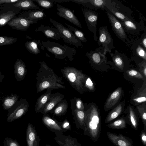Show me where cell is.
<instances>
[{
  "label": "cell",
  "mask_w": 146,
  "mask_h": 146,
  "mask_svg": "<svg viewBox=\"0 0 146 146\" xmlns=\"http://www.w3.org/2000/svg\"><path fill=\"white\" fill-rule=\"evenodd\" d=\"M40 67L36 74L37 92L48 89H65L62 78L57 76L53 70L43 61L39 62Z\"/></svg>",
  "instance_id": "6da1fadb"
},
{
  "label": "cell",
  "mask_w": 146,
  "mask_h": 146,
  "mask_svg": "<svg viewBox=\"0 0 146 146\" xmlns=\"http://www.w3.org/2000/svg\"><path fill=\"white\" fill-rule=\"evenodd\" d=\"M85 112L86 129L84 133L94 142L100 137L101 120L99 111L94 106L92 105Z\"/></svg>",
  "instance_id": "7a4b0ae2"
},
{
  "label": "cell",
  "mask_w": 146,
  "mask_h": 146,
  "mask_svg": "<svg viewBox=\"0 0 146 146\" xmlns=\"http://www.w3.org/2000/svg\"><path fill=\"white\" fill-rule=\"evenodd\" d=\"M38 42L42 50H44L45 48L48 51L54 54L55 58L58 59H64L67 57L71 61L74 59V55L76 53L75 48L70 47L65 44L62 45L49 40L42 41L41 43L39 40Z\"/></svg>",
  "instance_id": "3957f363"
},
{
  "label": "cell",
  "mask_w": 146,
  "mask_h": 146,
  "mask_svg": "<svg viewBox=\"0 0 146 146\" xmlns=\"http://www.w3.org/2000/svg\"><path fill=\"white\" fill-rule=\"evenodd\" d=\"M61 71L63 76L71 86L76 90L80 92L83 88V83L86 76L80 70L73 67H64Z\"/></svg>",
  "instance_id": "277c9868"
},
{
  "label": "cell",
  "mask_w": 146,
  "mask_h": 146,
  "mask_svg": "<svg viewBox=\"0 0 146 146\" xmlns=\"http://www.w3.org/2000/svg\"><path fill=\"white\" fill-rule=\"evenodd\" d=\"M29 103L25 98H21L11 108L8 110L7 121L11 122L21 118L28 110Z\"/></svg>",
  "instance_id": "5b68a950"
},
{
  "label": "cell",
  "mask_w": 146,
  "mask_h": 146,
  "mask_svg": "<svg viewBox=\"0 0 146 146\" xmlns=\"http://www.w3.org/2000/svg\"><path fill=\"white\" fill-rule=\"evenodd\" d=\"M50 21L55 27L58 29L62 36V38L65 42L72 44L77 48L82 46L81 42L68 28L52 18H50Z\"/></svg>",
  "instance_id": "8992f818"
},
{
  "label": "cell",
  "mask_w": 146,
  "mask_h": 146,
  "mask_svg": "<svg viewBox=\"0 0 146 146\" xmlns=\"http://www.w3.org/2000/svg\"><path fill=\"white\" fill-rule=\"evenodd\" d=\"M14 3L1 5L0 7V27L5 26L12 19L16 17L21 10L13 5Z\"/></svg>",
  "instance_id": "52a82bcc"
},
{
  "label": "cell",
  "mask_w": 146,
  "mask_h": 146,
  "mask_svg": "<svg viewBox=\"0 0 146 146\" xmlns=\"http://www.w3.org/2000/svg\"><path fill=\"white\" fill-rule=\"evenodd\" d=\"M98 31L99 36L97 41L99 46H102L103 48V54L105 55L108 52H111V50L115 47L107 26L100 27Z\"/></svg>",
  "instance_id": "ba28073f"
},
{
  "label": "cell",
  "mask_w": 146,
  "mask_h": 146,
  "mask_svg": "<svg viewBox=\"0 0 146 146\" xmlns=\"http://www.w3.org/2000/svg\"><path fill=\"white\" fill-rule=\"evenodd\" d=\"M82 11L88 29L93 33L94 39L95 41H97V23L98 14L95 12L88 9H82Z\"/></svg>",
  "instance_id": "9c48e42d"
},
{
  "label": "cell",
  "mask_w": 146,
  "mask_h": 146,
  "mask_svg": "<svg viewBox=\"0 0 146 146\" xmlns=\"http://www.w3.org/2000/svg\"><path fill=\"white\" fill-rule=\"evenodd\" d=\"M107 10V14L111 28L117 36L122 41L130 43L125 31L120 22L110 11Z\"/></svg>",
  "instance_id": "30bf717a"
},
{
  "label": "cell",
  "mask_w": 146,
  "mask_h": 146,
  "mask_svg": "<svg viewBox=\"0 0 146 146\" xmlns=\"http://www.w3.org/2000/svg\"><path fill=\"white\" fill-rule=\"evenodd\" d=\"M57 15L63 18L78 27L81 28L82 25L77 18L70 9L61 6L59 4L57 5Z\"/></svg>",
  "instance_id": "8fae6325"
},
{
  "label": "cell",
  "mask_w": 146,
  "mask_h": 146,
  "mask_svg": "<svg viewBox=\"0 0 146 146\" xmlns=\"http://www.w3.org/2000/svg\"><path fill=\"white\" fill-rule=\"evenodd\" d=\"M70 1L90 8L105 9L108 5L114 4L111 0H71Z\"/></svg>",
  "instance_id": "7c38bea8"
},
{
  "label": "cell",
  "mask_w": 146,
  "mask_h": 146,
  "mask_svg": "<svg viewBox=\"0 0 146 146\" xmlns=\"http://www.w3.org/2000/svg\"><path fill=\"white\" fill-rule=\"evenodd\" d=\"M37 23V21L27 20L23 17H19L11 20L7 24L13 29L25 31L27 30L31 24Z\"/></svg>",
  "instance_id": "4fadbf2b"
},
{
  "label": "cell",
  "mask_w": 146,
  "mask_h": 146,
  "mask_svg": "<svg viewBox=\"0 0 146 146\" xmlns=\"http://www.w3.org/2000/svg\"><path fill=\"white\" fill-rule=\"evenodd\" d=\"M106 133L109 140L116 146H133L132 140L127 137L109 131Z\"/></svg>",
  "instance_id": "5bb4252c"
},
{
  "label": "cell",
  "mask_w": 146,
  "mask_h": 146,
  "mask_svg": "<svg viewBox=\"0 0 146 146\" xmlns=\"http://www.w3.org/2000/svg\"><path fill=\"white\" fill-rule=\"evenodd\" d=\"M103 52V48L102 46H100L94 51L91 50L89 52H87L86 55L89 58L90 61L96 64L100 65L106 62V58Z\"/></svg>",
  "instance_id": "9a60e30c"
},
{
  "label": "cell",
  "mask_w": 146,
  "mask_h": 146,
  "mask_svg": "<svg viewBox=\"0 0 146 146\" xmlns=\"http://www.w3.org/2000/svg\"><path fill=\"white\" fill-rule=\"evenodd\" d=\"M35 31L36 32H41L47 37L56 40H59L61 38H62L58 29L52 26L50 27L41 25L36 29Z\"/></svg>",
  "instance_id": "2e32d148"
},
{
  "label": "cell",
  "mask_w": 146,
  "mask_h": 146,
  "mask_svg": "<svg viewBox=\"0 0 146 146\" xmlns=\"http://www.w3.org/2000/svg\"><path fill=\"white\" fill-rule=\"evenodd\" d=\"M44 10H29L21 13L19 17L33 21H37L44 19L46 15L43 12Z\"/></svg>",
  "instance_id": "e0dca14e"
},
{
  "label": "cell",
  "mask_w": 146,
  "mask_h": 146,
  "mask_svg": "<svg viewBox=\"0 0 146 146\" xmlns=\"http://www.w3.org/2000/svg\"><path fill=\"white\" fill-rule=\"evenodd\" d=\"M52 89H47L46 92L39 97L36 104L35 111L36 113L42 112L45 106L51 98Z\"/></svg>",
  "instance_id": "ac0fdd59"
},
{
  "label": "cell",
  "mask_w": 146,
  "mask_h": 146,
  "mask_svg": "<svg viewBox=\"0 0 146 146\" xmlns=\"http://www.w3.org/2000/svg\"><path fill=\"white\" fill-rule=\"evenodd\" d=\"M120 23L124 31L132 34L137 33L142 30H144V27H141V25L135 23L134 21L127 20H121Z\"/></svg>",
  "instance_id": "d6986e66"
},
{
  "label": "cell",
  "mask_w": 146,
  "mask_h": 146,
  "mask_svg": "<svg viewBox=\"0 0 146 146\" xmlns=\"http://www.w3.org/2000/svg\"><path fill=\"white\" fill-rule=\"evenodd\" d=\"M14 73L17 81H21L25 78L27 73L26 66L21 59H17L14 65Z\"/></svg>",
  "instance_id": "ffe728a7"
},
{
  "label": "cell",
  "mask_w": 146,
  "mask_h": 146,
  "mask_svg": "<svg viewBox=\"0 0 146 146\" xmlns=\"http://www.w3.org/2000/svg\"><path fill=\"white\" fill-rule=\"evenodd\" d=\"M64 96L60 93L53 94L49 101L45 106L42 112L43 115L46 114L51 110L64 97Z\"/></svg>",
  "instance_id": "44dd1931"
},
{
  "label": "cell",
  "mask_w": 146,
  "mask_h": 146,
  "mask_svg": "<svg viewBox=\"0 0 146 146\" xmlns=\"http://www.w3.org/2000/svg\"><path fill=\"white\" fill-rule=\"evenodd\" d=\"M122 93V88L119 87L111 94L105 103L104 108L106 110L110 109L116 104L120 99Z\"/></svg>",
  "instance_id": "7402d4cb"
},
{
  "label": "cell",
  "mask_w": 146,
  "mask_h": 146,
  "mask_svg": "<svg viewBox=\"0 0 146 146\" xmlns=\"http://www.w3.org/2000/svg\"><path fill=\"white\" fill-rule=\"evenodd\" d=\"M26 136L27 146H37L36 133L35 128L30 123L27 126Z\"/></svg>",
  "instance_id": "603a6c76"
},
{
  "label": "cell",
  "mask_w": 146,
  "mask_h": 146,
  "mask_svg": "<svg viewBox=\"0 0 146 146\" xmlns=\"http://www.w3.org/2000/svg\"><path fill=\"white\" fill-rule=\"evenodd\" d=\"M13 5L21 10H31L33 9L40 10L42 9L35 4L32 0H19L16 3H14Z\"/></svg>",
  "instance_id": "cb8c5ba5"
},
{
  "label": "cell",
  "mask_w": 146,
  "mask_h": 146,
  "mask_svg": "<svg viewBox=\"0 0 146 146\" xmlns=\"http://www.w3.org/2000/svg\"><path fill=\"white\" fill-rule=\"evenodd\" d=\"M19 96L12 94L3 100V106L5 110H9L18 101Z\"/></svg>",
  "instance_id": "d4e9b609"
},
{
  "label": "cell",
  "mask_w": 146,
  "mask_h": 146,
  "mask_svg": "<svg viewBox=\"0 0 146 146\" xmlns=\"http://www.w3.org/2000/svg\"><path fill=\"white\" fill-rule=\"evenodd\" d=\"M123 108L122 104L118 105L108 114L105 121L106 123H109L118 117L121 113Z\"/></svg>",
  "instance_id": "484cf974"
},
{
  "label": "cell",
  "mask_w": 146,
  "mask_h": 146,
  "mask_svg": "<svg viewBox=\"0 0 146 146\" xmlns=\"http://www.w3.org/2000/svg\"><path fill=\"white\" fill-rule=\"evenodd\" d=\"M127 123L128 119L122 117L107 125L106 126L112 129H122L126 128Z\"/></svg>",
  "instance_id": "4316f807"
},
{
  "label": "cell",
  "mask_w": 146,
  "mask_h": 146,
  "mask_svg": "<svg viewBox=\"0 0 146 146\" xmlns=\"http://www.w3.org/2000/svg\"><path fill=\"white\" fill-rule=\"evenodd\" d=\"M128 119L129 124L131 127L136 130H137L139 125L138 118L133 110L131 107L129 108Z\"/></svg>",
  "instance_id": "83f0119b"
},
{
  "label": "cell",
  "mask_w": 146,
  "mask_h": 146,
  "mask_svg": "<svg viewBox=\"0 0 146 146\" xmlns=\"http://www.w3.org/2000/svg\"><path fill=\"white\" fill-rule=\"evenodd\" d=\"M110 54L112 58L113 61L115 65L118 68L122 70L124 66V62L123 59L124 55L118 52L115 50V53Z\"/></svg>",
  "instance_id": "f1b7e54d"
},
{
  "label": "cell",
  "mask_w": 146,
  "mask_h": 146,
  "mask_svg": "<svg viewBox=\"0 0 146 146\" xmlns=\"http://www.w3.org/2000/svg\"><path fill=\"white\" fill-rule=\"evenodd\" d=\"M38 42L36 40H32L27 41L25 43V47L31 54L37 55L40 53V50L38 47Z\"/></svg>",
  "instance_id": "f546056e"
},
{
  "label": "cell",
  "mask_w": 146,
  "mask_h": 146,
  "mask_svg": "<svg viewBox=\"0 0 146 146\" xmlns=\"http://www.w3.org/2000/svg\"><path fill=\"white\" fill-rule=\"evenodd\" d=\"M58 103L54 110V113L57 115H63L66 113L68 108L67 102L66 100H62Z\"/></svg>",
  "instance_id": "4dcf8cb0"
},
{
  "label": "cell",
  "mask_w": 146,
  "mask_h": 146,
  "mask_svg": "<svg viewBox=\"0 0 146 146\" xmlns=\"http://www.w3.org/2000/svg\"><path fill=\"white\" fill-rule=\"evenodd\" d=\"M110 11L113 15V14L121 21L127 20H132L131 19L120 12L113 6V5H110L108 6L105 9Z\"/></svg>",
  "instance_id": "1f68e13d"
},
{
  "label": "cell",
  "mask_w": 146,
  "mask_h": 146,
  "mask_svg": "<svg viewBox=\"0 0 146 146\" xmlns=\"http://www.w3.org/2000/svg\"><path fill=\"white\" fill-rule=\"evenodd\" d=\"M133 48L134 50V53L139 57L144 59L145 61L146 60V51L144 49L140 44V42L136 41L135 43Z\"/></svg>",
  "instance_id": "d6a6232c"
},
{
  "label": "cell",
  "mask_w": 146,
  "mask_h": 146,
  "mask_svg": "<svg viewBox=\"0 0 146 146\" xmlns=\"http://www.w3.org/2000/svg\"><path fill=\"white\" fill-rule=\"evenodd\" d=\"M74 113L78 122L84 129V132L86 129L85 111L84 110H78L75 108L74 110Z\"/></svg>",
  "instance_id": "836d02e7"
},
{
  "label": "cell",
  "mask_w": 146,
  "mask_h": 146,
  "mask_svg": "<svg viewBox=\"0 0 146 146\" xmlns=\"http://www.w3.org/2000/svg\"><path fill=\"white\" fill-rule=\"evenodd\" d=\"M44 123L49 127L57 130H61L62 129L56 121L47 116H44L42 118Z\"/></svg>",
  "instance_id": "e575fe53"
},
{
  "label": "cell",
  "mask_w": 146,
  "mask_h": 146,
  "mask_svg": "<svg viewBox=\"0 0 146 146\" xmlns=\"http://www.w3.org/2000/svg\"><path fill=\"white\" fill-rule=\"evenodd\" d=\"M66 26L68 27L70 31L74 33V34L81 41L84 42H86L87 41V39L85 37L83 33L74 27L66 24Z\"/></svg>",
  "instance_id": "d590c367"
},
{
  "label": "cell",
  "mask_w": 146,
  "mask_h": 146,
  "mask_svg": "<svg viewBox=\"0 0 146 146\" xmlns=\"http://www.w3.org/2000/svg\"><path fill=\"white\" fill-rule=\"evenodd\" d=\"M17 38L9 36H0V46L12 44L17 41Z\"/></svg>",
  "instance_id": "8d00e7d4"
},
{
  "label": "cell",
  "mask_w": 146,
  "mask_h": 146,
  "mask_svg": "<svg viewBox=\"0 0 146 146\" xmlns=\"http://www.w3.org/2000/svg\"><path fill=\"white\" fill-rule=\"evenodd\" d=\"M33 1L36 2L41 7L48 9L52 7L54 5V2L52 0H32Z\"/></svg>",
  "instance_id": "74e56055"
},
{
  "label": "cell",
  "mask_w": 146,
  "mask_h": 146,
  "mask_svg": "<svg viewBox=\"0 0 146 146\" xmlns=\"http://www.w3.org/2000/svg\"><path fill=\"white\" fill-rule=\"evenodd\" d=\"M141 118L142 119L144 128H146V109L144 106L139 105L137 107Z\"/></svg>",
  "instance_id": "f35d334b"
},
{
  "label": "cell",
  "mask_w": 146,
  "mask_h": 146,
  "mask_svg": "<svg viewBox=\"0 0 146 146\" xmlns=\"http://www.w3.org/2000/svg\"><path fill=\"white\" fill-rule=\"evenodd\" d=\"M133 100L137 104L145 102L146 101V89L135 96Z\"/></svg>",
  "instance_id": "ab89813d"
},
{
  "label": "cell",
  "mask_w": 146,
  "mask_h": 146,
  "mask_svg": "<svg viewBox=\"0 0 146 146\" xmlns=\"http://www.w3.org/2000/svg\"><path fill=\"white\" fill-rule=\"evenodd\" d=\"M4 146H20L16 139L6 137L3 141Z\"/></svg>",
  "instance_id": "60d3db41"
},
{
  "label": "cell",
  "mask_w": 146,
  "mask_h": 146,
  "mask_svg": "<svg viewBox=\"0 0 146 146\" xmlns=\"http://www.w3.org/2000/svg\"><path fill=\"white\" fill-rule=\"evenodd\" d=\"M127 74L130 76L138 79H142V75L139 72L134 70H128L127 72Z\"/></svg>",
  "instance_id": "b9f144b4"
},
{
  "label": "cell",
  "mask_w": 146,
  "mask_h": 146,
  "mask_svg": "<svg viewBox=\"0 0 146 146\" xmlns=\"http://www.w3.org/2000/svg\"><path fill=\"white\" fill-rule=\"evenodd\" d=\"M75 104L76 108L82 110H84V106L80 98H76Z\"/></svg>",
  "instance_id": "7bdbcfd3"
},
{
  "label": "cell",
  "mask_w": 146,
  "mask_h": 146,
  "mask_svg": "<svg viewBox=\"0 0 146 146\" xmlns=\"http://www.w3.org/2000/svg\"><path fill=\"white\" fill-rule=\"evenodd\" d=\"M140 137L143 145L146 146V128H144L141 132Z\"/></svg>",
  "instance_id": "ee69618b"
},
{
  "label": "cell",
  "mask_w": 146,
  "mask_h": 146,
  "mask_svg": "<svg viewBox=\"0 0 146 146\" xmlns=\"http://www.w3.org/2000/svg\"><path fill=\"white\" fill-rule=\"evenodd\" d=\"M85 86L90 90H93L94 89L93 84L90 78H88L86 79L85 81Z\"/></svg>",
  "instance_id": "f6af8a7d"
},
{
  "label": "cell",
  "mask_w": 146,
  "mask_h": 146,
  "mask_svg": "<svg viewBox=\"0 0 146 146\" xmlns=\"http://www.w3.org/2000/svg\"><path fill=\"white\" fill-rule=\"evenodd\" d=\"M19 0H0V5L6 3H15Z\"/></svg>",
  "instance_id": "bcb514c9"
},
{
  "label": "cell",
  "mask_w": 146,
  "mask_h": 146,
  "mask_svg": "<svg viewBox=\"0 0 146 146\" xmlns=\"http://www.w3.org/2000/svg\"><path fill=\"white\" fill-rule=\"evenodd\" d=\"M141 41L140 42V44L142 46L144 49L146 51V36L145 35L142 38Z\"/></svg>",
  "instance_id": "7dc6e473"
},
{
  "label": "cell",
  "mask_w": 146,
  "mask_h": 146,
  "mask_svg": "<svg viewBox=\"0 0 146 146\" xmlns=\"http://www.w3.org/2000/svg\"><path fill=\"white\" fill-rule=\"evenodd\" d=\"M62 127L64 129H68L70 127L69 123L67 121H65L62 124Z\"/></svg>",
  "instance_id": "c3c4849f"
},
{
  "label": "cell",
  "mask_w": 146,
  "mask_h": 146,
  "mask_svg": "<svg viewBox=\"0 0 146 146\" xmlns=\"http://www.w3.org/2000/svg\"><path fill=\"white\" fill-rule=\"evenodd\" d=\"M52 1L54 2L57 3H63V2H69L70 0H52Z\"/></svg>",
  "instance_id": "681fc988"
},
{
  "label": "cell",
  "mask_w": 146,
  "mask_h": 146,
  "mask_svg": "<svg viewBox=\"0 0 146 146\" xmlns=\"http://www.w3.org/2000/svg\"><path fill=\"white\" fill-rule=\"evenodd\" d=\"M1 69V68H0V83L2 82L3 80L5 77V76L2 74L0 71Z\"/></svg>",
  "instance_id": "f907efd6"
},
{
  "label": "cell",
  "mask_w": 146,
  "mask_h": 146,
  "mask_svg": "<svg viewBox=\"0 0 146 146\" xmlns=\"http://www.w3.org/2000/svg\"><path fill=\"white\" fill-rule=\"evenodd\" d=\"M143 73L144 75L146 77V64L145 65V66H144V68L143 69Z\"/></svg>",
  "instance_id": "816d5d0a"
},
{
  "label": "cell",
  "mask_w": 146,
  "mask_h": 146,
  "mask_svg": "<svg viewBox=\"0 0 146 146\" xmlns=\"http://www.w3.org/2000/svg\"><path fill=\"white\" fill-rule=\"evenodd\" d=\"M1 100V96H0V102Z\"/></svg>",
  "instance_id": "f5cc1de1"
}]
</instances>
